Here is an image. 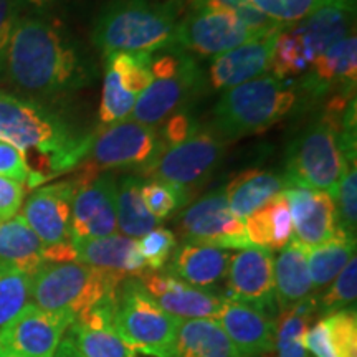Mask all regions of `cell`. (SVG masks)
I'll list each match as a JSON object with an SVG mask.
<instances>
[{
  "label": "cell",
  "instance_id": "6da1fadb",
  "mask_svg": "<svg viewBox=\"0 0 357 357\" xmlns=\"http://www.w3.org/2000/svg\"><path fill=\"white\" fill-rule=\"evenodd\" d=\"M6 65L12 83L35 95H55L86 82L77 50L55 25L38 19L17 20Z\"/></svg>",
  "mask_w": 357,
  "mask_h": 357
},
{
  "label": "cell",
  "instance_id": "7a4b0ae2",
  "mask_svg": "<svg viewBox=\"0 0 357 357\" xmlns=\"http://www.w3.org/2000/svg\"><path fill=\"white\" fill-rule=\"evenodd\" d=\"M181 3L113 0L93 26L91 40L106 56L116 52L154 53L176 47Z\"/></svg>",
  "mask_w": 357,
  "mask_h": 357
},
{
  "label": "cell",
  "instance_id": "3957f363",
  "mask_svg": "<svg viewBox=\"0 0 357 357\" xmlns=\"http://www.w3.org/2000/svg\"><path fill=\"white\" fill-rule=\"evenodd\" d=\"M0 141L22 151H37L40 167L58 174L86 158L89 137L75 139L66 128L29 101L0 93Z\"/></svg>",
  "mask_w": 357,
  "mask_h": 357
},
{
  "label": "cell",
  "instance_id": "277c9868",
  "mask_svg": "<svg viewBox=\"0 0 357 357\" xmlns=\"http://www.w3.org/2000/svg\"><path fill=\"white\" fill-rule=\"evenodd\" d=\"M124 278L82 261L45 263L30 281V300L40 310L77 321L118 293Z\"/></svg>",
  "mask_w": 357,
  "mask_h": 357
},
{
  "label": "cell",
  "instance_id": "5b68a950",
  "mask_svg": "<svg viewBox=\"0 0 357 357\" xmlns=\"http://www.w3.org/2000/svg\"><path fill=\"white\" fill-rule=\"evenodd\" d=\"M296 101V89L273 75L252 79L223 93L213 108L212 131L225 141L261 134L280 123Z\"/></svg>",
  "mask_w": 357,
  "mask_h": 357
},
{
  "label": "cell",
  "instance_id": "8992f818",
  "mask_svg": "<svg viewBox=\"0 0 357 357\" xmlns=\"http://www.w3.org/2000/svg\"><path fill=\"white\" fill-rule=\"evenodd\" d=\"M153 82L137 98L129 119L159 129L185 106L204 86V75L187 52L174 47L151 60Z\"/></svg>",
  "mask_w": 357,
  "mask_h": 357
},
{
  "label": "cell",
  "instance_id": "52a82bcc",
  "mask_svg": "<svg viewBox=\"0 0 357 357\" xmlns=\"http://www.w3.org/2000/svg\"><path fill=\"white\" fill-rule=\"evenodd\" d=\"M178 323L181 321L154 301L137 278L124 280L118 288L113 328L132 351L153 357H169Z\"/></svg>",
  "mask_w": 357,
  "mask_h": 357
},
{
  "label": "cell",
  "instance_id": "ba28073f",
  "mask_svg": "<svg viewBox=\"0 0 357 357\" xmlns=\"http://www.w3.org/2000/svg\"><path fill=\"white\" fill-rule=\"evenodd\" d=\"M349 164L356 162L346 159L337 132L319 119L289 146L284 178L289 187L328 192L333 197Z\"/></svg>",
  "mask_w": 357,
  "mask_h": 357
},
{
  "label": "cell",
  "instance_id": "9c48e42d",
  "mask_svg": "<svg viewBox=\"0 0 357 357\" xmlns=\"http://www.w3.org/2000/svg\"><path fill=\"white\" fill-rule=\"evenodd\" d=\"M225 149L227 141L217 132L199 129L178 144L159 147L154 158L137 171V177L176 187L190 200L194 187L204 184L212 176Z\"/></svg>",
  "mask_w": 357,
  "mask_h": 357
},
{
  "label": "cell",
  "instance_id": "30bf717a",
  "mask_svg": "<svg viewBox=\"0 0 357 357\" xmlns=\"http://www.w3.org/2000/svg\"><path fill=\"white\" fill-rule=\"evenodd\" d=\"M177 227L185 243L208 245L223 250L252 247L243 220L230 211L223 189L187 205L185 211L177 217Z\"/></svg>",
  "mask_w": 357,
  "mask_h": 357
},
{
  "label": "cell",
  "instance_id": "8fae6325",
  "mask_svg": "<svg viewBox=\"0 0 357 357\" xmlns=\"http://www.w3.org/2000/svg\"><path fill=\"white\" fill-rule=\"evenodd\" d=\"M160 147L158 129L132 119L111 124L89 137L88 164L98 172L109 169H139L146 166Z\"/></svg>",
  "mask_w": 357,
  "mask_h": 357
},
{
  "label": "cell",
  "instance_id": "7c38bea8",
  "mask_svg": "<svg viewBox=\"0 0 357 357\" xmlns=\"http://www.w3.org/2000/svg\"><path fill=\"white\" fill-rule=\"evenodd\" d=\"M116 187L118 182L111 174L83 167L71 200V240L101 238L116 234Z\"/></svg>",
  "mask_w": 357,
  "mask_h": 357
},
{
  "label": "cell",
  "instance_id": "4fadbf2b",
  "mask_svg": "<svg viewBox=\"0 0 357 357\" xmlns=\"http://www.w3.org/2000/svg\"><path fill=\"white\" fill-rule=\"evenodd\" d=\"M248 40L252 35L227 8H194L178 20L176 30V47L200 56H218Z\"/></svg>",
  "mask_w": 357,
  "mask_h": 357
},
{
  "label": "cell",
  "instance_id": "5bb4252c",
  "mask_svg": "<svg viewBox=\"0 0 357 357\" xmlns=\"http://www.w3.org/2000/svg\"><path fill=\"white\" fill-rule=\"evenodd\" d=\"M73 321L26 305L19 314L0 328V356L53 357Z\"/></svg>",
  "mask_w": 357,
  "mask_h": 357
},
{
  "label": "cell",
  "instance_id": "9a60e30c",
  "mask_svg": "<svg viewBox=\"0 0 357 357\" xmlns=\"http://www.w3.org/2000/svg\"><path fill=\"white\" fill-rule=\"evenodd\" d=\"M114 300L116 294L75 321L56 351L65 357H136L113 328Z\"/></svg>",
  "mask_w": 357,
  "mask_h": 357
},
{
  "label": "cell",
  "instance_id": "2e32d148",
  "mask_svg": "<svg viewBox=\"0 0 357 357\" xmlns=\"http://www.w3.org/2000/svg\"><path fill=\"white\" fill-rule=\"evenodd\" d=\"M154 301L178 321L215 319L225 298L208 289L195 288L171 273L146 270L137 276Z\"/></svg>",
  "mask_w": 357,
  "mask_h": 357
},
{
  "label": "cell",
  "instance_id": "e0dca14e",
  "mask_svg": "<svg viewBox=\"0 0 357 357\" xmlns=\"http://www.w3.org/2000/svg\"><path fill=\"white\" fill-rule=\"evenodd\" d=\"M273 252L255 245L234 253L225 276L230 300L255 305L268 312L273 311Z\"/></svg>",
  "mask_w": 357,
  "mask_h": 357
},
{
  "label": "cell",
  "instance_id": "ac0fdd59",
  "mask_svg": "<svg viewBox=\"0 0 357 357\" xmlns=\"http://www.w3.org/2000/svg\"><path fill=\"white\" fill-rule=\"evenodd\" d=\"M75 190L77 181L56 182L35 190L22 207V217L43 247L71 242V200Z\"/></svg>",
  "mask_w": 357,
  "mask_h": 357
},
{
  "label": "cell",
  "instance_id": "d6986e66",
  "mask_svg": "<svg viewBox=\"0 0 357 357\" xmlns=\"http://www.w3.org/2000/svg\"><path fill=\"white\" fill-rule=\"evenodd\" d=\"M215 319L242 357L275 351L276 319L263 307L225 298Z\"/></svg>",
  "mask_w": 357,
  "mask_h": 357
},
{
  "label": "cell",
  "instance_id": "ffe728a7",
  "mask_svg": "<svg viewBox=\"0 0 357 357\" xmlns=\"http://www.w3.org/2000/svg\"><path fill=\"white\" fill-rule=\"evenodd\" d=\"M293 220V235L305 248L318 247L336 234V207L328 192L287 187L283 190Z\"/></svg>",
  "mask_w": 357,
  "mask_h": 357
},
{
  "label": "cell",
  "instance_id": "44dd1931",
  "mask_svg": "<svg viewBox=\"0 0 357 357\" xmlns=\"http://www.w3.org/2000/svg\"><path fill=\"white\" fill-rule=\"evenodd\" d=\"M278 33L248 40L213 58L208 68V83L213 91H227L268 73L271 68V55Z\"/></svg>",
  "mask_w": 357,
  "mask_h": 357
},
{
  "label": "cell",
  "instance_id": "7402d4cb",
  "mask_svg": "<svg viewBox=\"0 0 357 357\" xmlns=\"http://www.w3.org/2000/svg\"><path fill=\"white\" fill-rule=\"evenodd\" d=\"M303 88L314 96L326 93H356L357 37L356 32L339 40L312 61L303 75Z\"/></svg>",
  "mask_w": 357,
  "mask_h": 357
},
{
  "label": "cell",
  "instance_id": "603a6c76",
  "mask_svg": "<svg viewBox=\"0 0 357 357\" xmlns=\"http://www.w3.org/2000/svg\"><path fill=\"white\" fill-rule=\"evenodd\" d=\"M312 60L356 32V0H331L305 20L289 25Z\"/></svg>",
  "mask_w": 357,
  "mask_h": 357
},
{
  "label": "cell",
  "instance_id": "cb8c5ba5",
  "mask_svg": "<svg viewBox=\"0 0 357 357\" xmlns=\"http://www.w3.org/2000/svg\"><path fill=\"white\" fill-rule=\"evenodd\" d=\"M77 250L78 261L98 270L108 271L121 278H137L147 270L144 258L137 248V240L121 234H113L101 238L71 240Z\"/></svg>",
  "mask_w": 357,
  "mask_h": 357
},
{
  "label": "cell",
  "instance_id": "d4e9b609",
  "mask_svg": "<svg viewBox=\"0 0 357 357\" xmlns=\"http://www.w3.org/2000/svg\"><path fill=\"white\" fill-rule=\"evenodd\" d=\"M230 258L229 250L184 243L174 250L169 273L195 288H212L227 276Z\"/></svg>",
  "mask_w": 357,
  "mask_h": 357
},
{
  "label": "cell",
  "instance_id": "484cf974",
  "mask_svg": "<svg viewBox=\"0 0 357 357\" xmlns=\"http://www.w3.org/2000/svg\"><path fill=\"white\" fill-rule=\"evenodd\" d=\"M287 187L289 185L284 176L250 169V171L240 172L238 176L231 178L223 192H225V199L230 211L240 220H245L250 213L273 200Z\"/></svg>",
  "mask_w": 357,
  "mask_h": 357
},
{
  "label": "cell",
  "instance_id": "4316f807",
  "mask_svg": "<svg viewBox=\"0 0 357 357\" xmlns=\"http://www.w3.org/2000/svg\"><path fill=\"white\" fill-rule=\"evenodd\" d=\"M169 357H242L217 319L178 323Z\"/></svg>",
  "mask_w": 357,
  "mask_h": 357
},
{
  "label": "cell",
  "instance_id": "83f0119b",
  "mask_svg": "<svg viewBox=\"0 0 357 357\" xmlns=\"http://www.w3.org/2000/svg\"><path fill=\"white\" fill-rule=\"evenodd\" d=\"M275 303L280 311L288 310L306 298L312 296V284L307 270L306 248L291 240L281 250L273 265Z\"/></svg>",
  "mask_w": 357,
  "mask_h": 357
},
{
  "label": "cell",
  "instance_id": "f1b7e54d",
  "mask_svg": "<svg viewBox=\"0 0 357 357\" xmlns=\"http://www.w3.org/2000/svg\"><path fill=\"white\" fill-rule=\"evenodd\" d=\"M43 243L22 215L0 223V266L33 276L45 265Z\"/></svg>",
  "mask_w": 357,
  "mask_h": 357
},
{
  "label": "cell",
  "instance_id": "f546056e",
  "mask_svg": "<svg viewBox=\"0 0 357 357\" xmlns=\"http://www.w3.org/2000/svg\"><path fill=\"white\" fill-rule=\"evenodd\" d=\"M356 257V236H349L336 229L333 238L306 248L307 270L312 284V291L328 288L342 268Z\"/></svg>",
  "mask_w": 357,
  "mask_h": 357
},
{
  "label": "cell",
  "instance_id": "4dcf8cb0",
  "mask_svg": "<svg viewBox=\"0 0 357 357\" xmlns=\"http://www.w3.org/2000/svg\"><path fill=\"white\" fill-rule=\"evenodd\" d=\"M141 177L126 176L116 187V217L119 234L129 238H141L159 225L158 218L151 215L141 195Z\"/></svg>",
  "mask_w": 357,
  "mask_h": 357
},
{
  "label": "cell",
  "instance_id": "1f68e13d",
  "mask_svg": "<svg viewBox=\"0 0 357 357\" xmlns=\"http://www.w3.org/2000/svg\"><path fill=\"white\" fill-rule=\"evenodd\" d=\"M316 307H318V298L312 294L288 310L280 311L275 339L278 357H310L305 346V334L310 328Z\"/></svg>",
  "mask_w": 357,
  "mask_h": 357
},
{
  "label": "cell",
  "instance_id": "d6a6232c",
  "mask_svg": "<svg viewBox=\"0 0 357 357\" xmlns=\"http://www.w3.org/2000/svg\"><path fill=\"white\" fill-rule=\"evenodd\" d=\"M312 58L306 52L301 38L293 32L291 26H284L276 35L273 55H271V68L275 78L284 79L288 77L305 75L312 65Z\"/></svg>",
  "mask_w": 357,
  "mask_h": 357
},
{
  "label": "cell",
  "instance_id": "836d02e7",
  "mask_svg": "<svg viewBox=\"0 0 357 357\" xmlns=\"http://www.w3.org/2000/svg\"><path fill=\"white\" fill-rule=\"evenodd\" d=\"M32 276L8 266H0V328L15 318L30 301Z\"/></svg>",
  "mask_w": 357,
  "mask_h": 357
},
{
  "label": "cell",
  "instance_id": "e575fe53",
  "mask_svg": "<svg viewBox=\"0 0 357 357\" xmlns=\"http://www.w3.org/2000/svg\"><path fill=\"white\" fill-rule=\"evenodd\" d=\"M336 207V227L342 234L356 236L357 229V167L349 164L333 195Z\"/></svg>",
  "mask_w": 357,
  "mask_h": 357
},
{
  "label": "cell",
  "instance_id": "d590c367",
  "mask_svg": "<svg viewBox=\"0 0 357 357\" xmlns=\"http://www.w3.org/2000/svg\"><path fill=\"white\" fill-rule=\"evenodd\" d=\"M324 321L336 357H357V316L354 307L328 312Z\"/></svg>",
  "mask_w": 357,
  "mask_h": 357
},
{
  "label": "cell",
  "instance_id": "8d00e7d4",
  "mask_svg": "<svg viewBox=\"0 0 357 357\" xmlns=\"http://www.w3.org/2000/svg\"><path fill=\"white\" fill-rule=\"evenodd\" d=\"M247 2L276 24L289 26L305 20L331 0H247Z\"/></svg>",
  "mask_w": 357,
  "mask_h": 357
},
{
  "label": "cell",
  "instance_id": "74e56055",
  "mask_svg": "<svg viewBox=\"0 0 357 357\" xmlns=\"http://www.w3.org/2000/svg\"><path fill=\"white\" fill-rule=\"evenodd\" d=\"M141 195L147 211L159 222L166 220L174 212L182 207H187L190 202L184 192L159 181H149L146 184L142 182Z\"/></svg>",
  "mask_w": 357,
  "mask_h": 357
},
{
  "label": "cell",
  "instance_id": "f35d334b",
  "mask_svg": "<svg viewBox=\"0 0 357 357\" xmlns=\"http://www.w3.org/2000/svg\"><path fill=\"white\" fill-rule=\"evenodd\" d=\"M357 296V260L356 257L342 268L331 287L328 288L323 296L318 300V306H321L326 314L333 311L347 310L354 306Z\"/></svg>",
  "mask_w": 357,
  "mask_h": 357
},
{
  "label": "cell",
  "instance_id": "ab89813d",
  "mask_svg": "<svg viewBox=\"0 0 357 357\" xmlns=\"http://www.w3.org/2000/svg\"><path fill=\"white\" fill-rule=\"evenodd\" d=\"M137 248H139L147 268L159 271L171 258L174 250L177 248V238L174 231L169 229L155 227L154 230L147 231L146 235L137 238Z\"/></svg>",
  "mask_w": 357,
  "mask_h": 357
},
{
  "label": "cell",
  "instance_id": "60d3db41",
  "mask_svg": "<svg viewBox=\"0 0 357 357\" xmlns=\"http://www.w3.org/2000/svg\"><path fill=\"white\" fill-rule=\"evenodd\" d=\"M268 229H270V252L283 250L293 240V220L284 194L276 195L266 204Z\"/></svg>",
  "mask_w": 357,
  "mask_h": 357
},
{
  "label": "cell",
  "instance_id": "b9f144b4",
  "mask_svg": "<svg viewBox=\"0 0 357 357\" xmlns=\"http://www.w3.org/2000/svg\"><path fill=\"white\" fill-rule=\"evenodd\" d=\"M162 124L164 126L158 129L160 147L178 144V142L189 139L192 134L199 131L197 121L187 113V109L178 111V113L172 114L171 118H167Z\"/></svg>",
  "mask_w": 357,
  "mask_h": 357
},
{
  "label": "cell",
  "instance_id": "7bdbcfd3",
  "mask_svg": "<svg viewBox=\"0 0 357 357\" xmlns=\"http://www.w3.org/2000/svg\"><path fill=\"white\" fill-rule=\"evenodd\" d=\"M238 17L240 22L245 25V29L248 30V33L252 35V38H263L268 37L271 33H278L280 30H283L284 26L276 24L275 20H271L270 17H266L265 13L257 10L255 7L245 3V6L238 7L234 10Z\"/></svg>",
  "mask_w": 357,
  "mask_h": 357
},
{
  "label": "cell",
  "instance_id": "ee69618b",
  "mask_svg": "<svg viewBox=\"0 0 357 357\" xmlns=\"http://www.w3.org/2000/svg\"><path fill=\"white\" fill-rule=\"evenodd\" d=\"M0 176L24 184L30 176V166L22 151L0 141Z\"/></svg>",
  "mask_w": 357,
  "mask_h": 357
},
{
  "label": "cell",
  "instance_id": "f6af8a7d",
  "mask_svg": "<svg viewBox=\"0 0 357 357\" xmlns=\"http://www.w3.org/2000/svg\"><path fill=\"white\" fill-rule=\"evenodd\" d=\"M24 184L0 176V223L15 217L24 202Z\"/></svg>",
  "mask_w": 357,
  "mask_h": 357
},
{
  "label": "cell",
  "instance_id": "bcb514c9",
  "mask_svg": "<svg viewBox=\"0 0 357 357\" xmlns=\"http://www.w3.org/2000/svg\"><path fill=\"white\" fill-rule=\"evenodd\" d=\"M305 346L306 351H310L314 357H336L331 341H329L328 326H326L324 318H321L318 323L307 328L305 334Z\"/></svg>",
  "mask_w": 357,
  "mask_h": 357
},
{
  "label": "cell",
  "instance_id": "7dc6e473",
  "mask_svg": "<svg viewBox=\"0 0 357 357\" xmlns=\"http://www.w3.org/2000/svg\"><path fill=\"white\" fill-rule=\"evenodd\" d=\"M17 0H0V55L6 52L12 30L17 24Z\"/></svg>",
  "mask_w": 357,
  "mask_h": 357
},
{
  "label": "cell",
  "instance_id": "c3c4849f",
  "mask_svg": "<svg viewBox=\"0 0 357 357\" xmlns=\"http://www.w3.org/2000/svg\"><path fill=\"white\" fill-rule=\"evenodd\" d=\"M248 3L247 0H194V8H227L236 10L238 7Z\"/></svg>",
  "mask_w": 357,
  "mask_h": 357
},
{
  "label": "cell",
  "instance_id": "681fc988",
  "mask_svg": "<svg viewBox=\"0 0 357 357\" xmlns=\"http://www.w3.org/2000/svg\"><path fill=\"white\" fill-rule=\"evenodd\" d=\"M25 2L32 3V6H35V7H38V8H43V7L50 6V3L53 2V0H25Z\"/></svg>",
  "mask_w": 357,
  "mask_h": 357
},
{
  "label": "cell",
  "instance_id": "f907efd6",
  "mask_svg": "<svg viewBox=\"0 0 357 357\" xmlns=\"http://www.w3.org/2000/svg\"><path fill=\"white\" fill-rule=\"evenodd\" d=\"M53 357H65V356H61V354H60V352H58V351H56V352H55V356H53Z\"/></svg>",
  "mask_w": 357,
  "mask_h": 357
},
{
  "label": "cell",
  "instance_id": "816d5d0a",
  "mask_svg": "<svg viewBox=\"0 0 357 357\" xmlns=\"http://www.w3.org/2000/svg\"><path fill=\"white\" fill-rule=\"evenodd\" d=\"M0 357H17V356H8V354H6V356H0Z\"/></svg>",
  "mask_w": 357,
  "mask_h": 357
}]
</instances>
